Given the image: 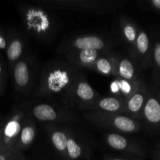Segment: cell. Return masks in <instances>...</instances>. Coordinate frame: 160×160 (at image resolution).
I'll list each match as a JSON object with an SVG mask.
<instances>
[{"label":"cell","instance_id":"9c48e42d","mask_svg":"<svg viewBox=\"0 0 160 160\" xmlns=\"http://www.w3.org/2000/svg\"><path fill=\"white\" fill-rule=\"evenodd\" d=\"M99 97V94L83 76L75 83L71 92L67 106L77 107L85 111L86 107Z\"/></svg>","mask_w":160,"mask_h":160},{"label":"cell","instance_id":"4316f807","mask_svg":"<svg viewBox=\"0 0 160 160\" xmlns=\"http://www.w3.org/2000/svg\"><path fill=\"white\" fill-rule=\"evenodd\" d=\"M2 81H3V67L0 63V88L2 85Z\"/></svg>","mask_w":160,"mask_h":160},{"label":"cell","instance_id":"277c9868","mask_svg":"<svg viewBox=\"0 0 160 160\" xmlns=\"http://www.w3.org/2000/svg\"><path fill=\"white\" fill-rule=\"evenodd\" d=\"M125 3L124 1L109 0H41L39 4L50 9H69L96 13H111Z\"/></svg>","mask_w":160,"mask_h":160},{"label":"cell","instance_id":"484cf974","mask_svg":"<svg viewBox=\"0 0 160 160\" xmlns=\"http://www.w3.org/2000/svg\"><path fill=\"white\" fill-rule=\"evenodd\" d=\"M7 47V42L6 39L0 32V49H6Z\"/></svg>","mask_w":160,"mask_h":160},{"label":"cell","instance_id":"ba28073f","mask_svg":"<svg viewBox=\"0 0 160 160\" xmlns=\"http://www.w3.org/2000/svg\"><path fill=\"white\" fill-rule=\"evenodd\" d=\"M35 62L30 56L22 58L13 67L15 88L18 92L26 93L32 88L35 78Z\"/></svg>","mask_w":160,"mask_h":160},{"label":"cell","instance_id":"3957f363","mask_svg":"<svg viewBox=\"0 0 160 160\" xmlns=\"http://www.w3.org/2000/svg\"><path fill=\"white\" fill-rule=\"evenodd\" d=\"M46 132L53 148L66 160H77L87 154L86 144H83L67 129L50 124Z\"/></svg>","mask_w":160,"mask_h":160},{"label":"cell","instance_id":"8fae6325","mask_svg":"<svg viewBox=\"0 0 160 160\" xmlns=\"http://www.w3.org/2000/svg\"><path fill=\"white\" fill-rule=\"evenodd\" d=\"M85 111L121 113L126 115V101L116 96L99 97L86 107Z\"/></svg>","mask_w":160,"mask_h":160},{"label":"cell","instance_id":"52a82bcc","mask_svg":"<svg viewBox=\"0 0 160 160\" xmlns=\"http://www.w3.org/2000/svg\"><path fill=\"white\" fill-rule=\"evenodd\" d=\"M27 116L40 122L50 123V124L75 120V117L70 111L47 102H38L28 106Z\"/></svg>","mask_w":160,"mask_h":160},{"label":"cell","instance_id":"7402d4cb","mask_svg":"<svg viewBox=\"0 0 160 160\" xmlns=\"http://www.w3.org/2000/svg\"><path fill=\"white\" fill-rule=\"evenodd\" d=\"M120 29L122 38L124 39L125 43L131 47L132 49H133L139 30L137 29L134 23L126 17L121 18Z\"/></svg>","mask_w":160,"mask_h":160},{"label":"cell","instance_id":"603a6c76","mask_svg":"<svg viewBox=\"0 0 160 160\" xmlns=\"http://www.w3.org/2000/svg\"><path fill=\"white\" fill-rule=\"evenodd\" d=\"M0 160H26L21 152L7 151L0 148Z\"/></svg>","mask_w":160,"mask_h":160},{"label":"cell","instance_id":"ffe728a7","mask_svg":"<svg viewBox=\"0 0 160 160\" xmlns=\"http://www.w3.org/2000/svg\"><path fill=\"white\" fill-rule=\"evenodd\" d=\"M133 51L141 63H146L150 58V40L147 33L143 30H139L138 31Z\"/></svg>","mask_w":160,"mask_h":160},{"label":"cell","instance_id":"d6986e66","mask_svg":"<svg viewBox=\"0 0 160 160\" xmlns=\"http://www.w3.org/2000/svg\"><path fill=\"white\" fill-rule=\"evenodd\" d=\"M141 117L150 125L160 124V102L155 97H147Z\"/></svg>","mask_w":160,"mask_h":160},{"label":"cell","instance_id":"6da1fadb","mask_svg":"<svg viewBox=\"0 0 160 160\" xmlns=\"http://www.w3.org/2000/svg\"><path fill=\"white\" fill-rule=\"evenodd\" d=\"M82 77L76 67L71 63L50 64L42 71L36 96L58 98L67 106L71 92Z\"/></svg>","mask_w":160,"mask_h":160},{"label":"cell","instance_id":"30bf717a","mask_svg":"<svg viewBox=\"0 0 160 160\" xmlns=\"http://www.w3.org/2000/svg\"><path fill=\"white\" fill-rule=\"evenodd\" d=\"M25 118L24 112H17L8 120L2 133L0 148L7 151H16V145Z\"/></svg>","mask_w":160,"mask_h":160},{"label":"cell","instance_id":"ac0fdd59","mask_svg":"<svg viewBox=\"0 0 160 160\" xmlns=\"http://www.w3.org/2000/svg\"><path fill=\"white\" fill-rule=\"evenodd\" d=\"M118 56L109 54L108 52L102 55L94 63L91 70H95L100 74L107 77L115 78L116 64Z\"/></svg>","mask_w":160,"mask_h":160},{"label":"cell","instance_id":"44dd1931","mask_svg":"<svg viewBox=\"0 0 160 160\" xmlns=\"http://www.w3.org/2000/svg\"><path fill=\"white\" fill-rule=\"evenodd\" d=\"M25 43L23 38L20 36H15L13 38L6 47V56L11 64L13 67L16 62L21 59L24 51Z\"/></svg>","mask_w":160,"mask_h":160},{"label":"cell","instance_id":"7c38bea8","mask_svg":"<svg viewBox=\"0 0 160 160\" xmlns=\"http://www.w3.org/2000/svg\"><path fill=\"white\" fill-rule=\"evenodd\" d=\"M104 141L110 148L115 151L134 155H141L143 152L141 148L136 142L119 133H108L104 135Z\"/></svg>","mask_w":160,"mask_h":160},{"label":"cell","instance_id":"4fadbf2b","mask_svg":"<svg viewBox=\"0 0 160 160\" xmlns=\"http://www.w3.org/2000/svg\"><path fill=\"white\" fill-rule=\"evenodd\" d=\"M108 52H101L98 50H81L73 52L65 55L67 60L75 67H82L90 69L94 65L96 61L103 54Z\"/></svg>","mask_w":160,"mask_h":160},{"label":"cell","instance_id":"83f0119b","mask_svg":"<svg viewBox=\"0 0 160 160\" xmlns=\"http://www.w3.org/2000/svg\"><path fill=\"white\" fill-rule=\"evenodd\" d=\"M104 160H125L123 159H120V158H114V157H109V156H107L104 158Z\"/></svg>","mask_w":160,"mask_h":160},{"label":"cell","instance_id":"7a4b0ae2","mask_svg":"<svg viewBox=\"0 0 160 160\" xmlns=\"http://www.w3.org/2000/svg\"><path fill=\"white\" fill-rule=\"evenodd\" d=\"M19 9L24 28L30 36L43 44L54 40L61 25L52 9L40 4H22Z\"/></svg>","mask_w":160,"mask_h":160},{"label":"cell","instance_id":"2e32d148","mask_svg":"<svg viewBox=\"0 0 160 160\" xmlns=\"http://www.w3.org/2000/svg\"><path fill=\"white\" fill-rule=\"evenodd\" d=\"M147 97L145 88L141 83L136 92L126 100V115L135 119L141 118Z\"/></svg>","mask_w":160,"mask_h":160},{"label":"cell","instance_id":"8992f818","mask_svg":"<svg viewBox=\"0 0 160 160\" xmlns=\"http://www.w3.org/2000/svg\"><path fill=\"white\" fill-rule=\"evenodd\" d=\"M114 42L105 36L97 34H87L75 36L64 42L58 48V52L67 55L81 50H98L108 52Z\"/></svg>","mask_w":160,"mask_h":160},{"label":"cell","instance_id":"5bb4252c","mask_svg":"<svg viewBox=\"0 0 160 160\" xmlns=\"http://www.w3.org/2000/svg\"><path fill=\"white\" fill-rule=\"evenodd\" d=\"M36 134H37V129H36L35 120L27 116L17 140L16 151L22 152L28 149L32 145L36 137Z\"/></svg>","mask_w":160,"mask_h":160},{"label":"cell","instance_id":"5b68a950","mask_svg":"<svg viewBox=\"0 0 160 160\" xmlns=\"http://www.w3.org/2000/svg\"><path fill=\"white\" fill-rule=\"evenodd\" d=\"M84 117L91 123L119 134H133L141 128L136 119L125 114L88 111Z\"/></svg>","mask_w":160,"mask_h":160},{"label":"cell","instance_id":"d4e9b609","mask_svg":"<svg viewBox=\"0 0 160 160\" xmlns=\"http://www.w3.org/2000/svg\"><path fill=\"white\" fill-rule=\"evenodd\" d=\"M148 4L150 5L151 7L160 10V0H151L148 2Z\"/></svg>","mask_w":160,"mask_h":160},{"label":"cell","instance_id":"9a60e30c","mask_svg":"<svg viewBox=\"0 0 160 160\" xmlns=\"http://www.w3.org/2000/svg\"><path fill=\"white\" fill-rule=\"evenodd\" d=\"M137 63L133 58L128 56H118L116 64L115 78H121L125 81H133L138 80Z\"/></svg>","mask_w":160,"mask_h":160},{"label":"cell","instance_id":"f1b7e54d","mask_svg":"<svg viewBox=\"0 0 160 160\" xmlns=\"http://www.w3.org/2000/svg\"><path fill=\"white\" fill-rule=\"evenodd\" d=\"M1 137H2V130H1V128H0V139H1Z\"/></svg>","mask_w":160,"mask_h":160},{"label":"cell","instance_id":"cb8c5ba5","mask_svg":"<svg viewBox=\"0 0 160 160\" xmlns=\"http://www.w3.org/2000/svg\"><path fill=\"white\" fill-rule=\"evenodd\" d=\"M152 57L155 65L160 69V42H156L152 52Z\"/></svg>","mask_w":160,"mask_h":160},{"label":"cell","instance_id":"e0dca14e","mask_svg":"<svg viewBox=\"0 0 160 160\" xmlns=\"http://www.w3.org/2000/svg\"><path fill=\"white\" fill-rule=\"evenodd\" d=\"M139 80L133 81H125L119 78H115L110 84V91L113 96L119 97L126 101L141 85Z\"/></svg>","mask_w":160,"mask_h":160}]
</instances>
